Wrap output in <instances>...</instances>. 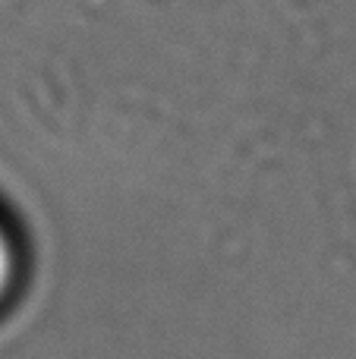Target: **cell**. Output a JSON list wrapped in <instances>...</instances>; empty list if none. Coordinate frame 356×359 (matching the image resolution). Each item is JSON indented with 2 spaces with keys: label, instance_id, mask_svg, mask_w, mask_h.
I'll use <instances>...</instances> for the list:
<instances>
[{
  "label": "cell",
  "instance_id": "cell-1",
  "mask_svg": "<svg viewBox=\"0 0 356 359\" xmlns=\"http://www.w3.org/2000/svg\"><path fill=\"white\" fill-rule=\"evenodd\" d=\"M25 278V255H22V240H19L16 227L10 217L0 211V316L16 303L19 290H22Z\"/></svg>",
  "mask_w": 356,
  "mask_h": 359
}]
</instances>
